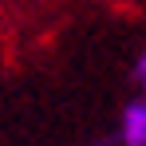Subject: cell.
<instances>
[{"label":"cell","mask_w":146,"mask_h":146,"mask_svg":"<svg viewBox=\"0 0 146 146\" xmlns=\"http://www.w3.org/2000/svg\"><path fill=\"white\" fill-rule=\"evenodd\" d=\"M115 146H146V95L130 99L115 126Z\"/></svg>","instance_id":"6da1fadb"},{"label":"cell","mask_w":146,"mask_h":146,"mask_svg":"<svg viewBox=\"0 0 146 146\" xmlns=\"http://www.w3.org/2000/svg\"><path fill=\"white\" fill-rule=\"evenodd\" d=\"M134 83H138V91L146 95V48L138 51V59H134Z\"/></svg>","instance_id":"7a4b0ae2"}]
</instances>
